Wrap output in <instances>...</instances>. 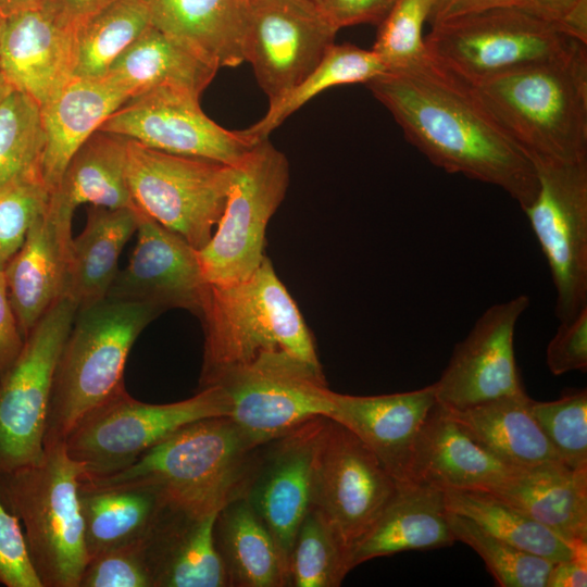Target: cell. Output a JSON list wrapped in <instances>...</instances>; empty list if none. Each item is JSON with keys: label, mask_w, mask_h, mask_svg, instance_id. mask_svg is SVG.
I'll list each match as a JSON object with an SVG mask.
<instances>
[{"label": "cell", "mask_w": 587, "mask_h": 587, "mask_svg": "<svg viewBox=\"0 0 587 587\" xmlns=\"http://www.w3.org/2000/svg\"><path fill=\"white\" fill-rule=\"evenodd\" d=\"M404 137L432 164L497 186L525 210L538 192L529 157L485 109L471 86L432 59L365 84Z\"/></svg>", "instance_id": "cell-1"}, {"label": "cell", "mask_w": 587, "mask_h": 587, "mask_svg": "<svg viewBox=\"0 0 587 587\" xmlns=\"http://www.w3.org/2000/svg\"><path fill=\"white\" fill-rule=\"evenodd\" d=\"M471 87L532 161L587 159V43Z\"/></svg>", "instance_id": "cell-2"}, {"label": "cell", "mask_w": 587, "mask_h": 587, "mask_svg": "<svg viewBox=\"0 0 587 587\" xmlns=\"http://www.w3.org/2000/svg\"><path fill=\"white\" fill-rule=\"evenodd\" d=\"M259 447L228 416L210 417L178 429L116 473L80 480L152 489L170 507L210 514L240 497Z\"/></svg>", "instance_id": "cell-3"}, {"label": "cell", "mask_w": 587, "mask_h": 587, "mask_svg": "<svg viewBox=\"0 0 587 587\" xmlns=\"http://www.w3.org/2000/svg\"><path fill=\"white\" fill-rule=\"evenodd\" d=\"M199 317L204 333L199 389L266 351L321 365L313 336L267 257L241 282L210 284Z\"/></svg>", "instance_id": "cell-4"}, {"label": "cell", "mask_w": 587, "mask_h": 587, "mask_svg": "<svg viewBox=\"0 0 587 587\" xmlns=\"http://www.w3.org/2000/svg\"><path fill=\"white\" fill-rule=\"evenodd\" d=\"M160 313L148 303L108 297L77 309L54 372L45 448L64 442L86 414L125 389L128 353Z\"/></svg>", "instance_id": "cell-5"}, {"label": "cell", "mask_w": 587, "mask_h": 587, "mask_svg": "<svg viewBox=\"0 0 587 587\" xmlns=\"http://www.w3.org/2000/svg\"><path fill=\"white\" fill-rule=\"evenodd\" d=\"M84 466L64 442L40 462L0 472V499L17 516L43 587H78L88 562L78 486Z\"/></svg>", "instance_id": "cell-6"}, {"label": "cell", "mask_w": 587, "mask_h": 587, "mask_svg": "<svg viewBox=\"0 0 587 587\" xmlns=\"http://www.w3.org/2000/svg\"><path fill=\"white\" fill-rule=\"evenodd\" d=\"M229 412L228 397L218 385L164 404L141 402L125 388L86 414L64 445L68 455L83 464L82 477L105 476L130 465L178 429Z\"/></svg>", "instance_id": "cell-7"}, {"label": "cell", "mask_w": 587, "mask_h": 587, "mask_svg": "<svg viewBox=\"0 0 587 587\" xmlns=\"http://www.w3.org/2000/svg\"><path fill=\"white\" fill-rule=\"evenodd\" d=\"M430 26L424 37L429 58L469 86L561 54L578 41L513 4Z\"/></svg>", "instance_id": "cell-8"}, {"label": "cell", "mask_w": 587, "mask_h": 587, "mask_svg": "<svg viewBox=\"0 0 587 587\" xmlns=\"http://www.w3.org/2000/svg\"><path fill=\"white\" fill-rule=\"evenodd\" d=\"M126 175L136 208L200 250L223 213L234 165L167 153L128 138Z\"/></svg>", "instance_id": "cell-9"}, {"label": "cell", "mask_w": 587, "mask_h": 587, "mask_svg": "<svg viewBox=\"0 0 587 587\" xmlns=\"http://www.w3.org/2000/svg\"><path fill=\"white\" fill-rule=\"evenodd\" d=\"M289 163L268 138L259 141L237 164L223 213L209 242L198 250L211 285L248 278L264 259L267 224L285 199Z\"/></svg>", "instance_id": "cell-10"}, {"label": "cell", "mask_w": 587, "mask_h": 587, "mask_svg": "<svg viewBox=\"0 0 587 587\" xmlns=\"http://www.w3.org/2000/svg\"><path fill=\"white\" fill-rule=\"evenodd\" d=\"M216 385L228 397V417L258 446L335 413L334 391L322 366L283 350L262 352L227 372Z\"/></svg>", "instance_id": "cell-11"}, {"label": "cell", "mask_w": 587, "mask_h": 587, "mask_svg": "<svg viewBox=\"0 0 587 587\" xmlns=\"http://www.w3.org/2000/svg\"><path fill=\"white\" fill-rule=\"evenodd\" d=\"M76 311L67 296L54 303L0 375V472L33 465L43 458L54 372Z\"/></svg>", "instance_id": "cell-12"}, {"label": "cell", "mask_w": 587, "mask_h": 587, "mask_svg": "<svg viewBox=\"0 0 587 587\" xmlns=\"http://www.w3.org/2000/svg\"><path fill=\"white\" fill-rule=\"evenodd\" d=\"M538 192L523 210L545 254L555 289V315L587 307V159L533 161Z\"/></svg>", "instance_id": "cell-13"}, {"label": "cell", "mask_w": 587, "mask_h": 587, "mask_svg": "<svg viewBox=\"0 0 587 587\" xmlns=\"http://www.w3.org/2000/svg\"><path fill=\"white\" fill-rule=\"evenodd\" d=\"M398 486L352 430L327 419L314 462L311 507L330 523L349 551Z\"/></svg>", "instance_id": "cell-14"}, {"label": "cell", "mask_w": 587, "mask_h": 587, "mask_svg": "<svg viewBox=\"0 0 587 587\" xmlns=\"http://www.w3.org/2000/svg\"><path fill=\"white\" fill-rule=\"evenodd\" d=\"M338 29L312 0L247 3L245 62L275 103L309 75L335 43Z\"/></svg>", "instance_id": "cell-15"}, {"label": "cell", "mask_w": 587, "mask_h": 587, "mask_svg": "<svg viewBox=\"0 0 587 587\" xmlns=\"http://www.w3.org/2000/svg\"><path fill=\"white\" fill-rule=\"evenodd\" d=\"M199 98L175 88L152 89L130 98L98 130L167 153L237 164L259 140L243 129L215 123L202 111Z\"/></svg>", "instance_id": "cell-16"}, {"label": "cell", "mask_w": 587, "mask_h": 587, "mask_svg": "<svg viewBox=\"0 0 587 587\" xmlns=\"http://www.w3.org/2000/svg\"><path fill=\"white\" fill-rule=\"evenodd\" d=\"M327 419H312L261 445L241 488L240 497L272 534L286 569L296 533L311 508L314 462Z\"/></svg>", "instance_id": "cell-17"}, {"label": "cell", "mask_w": 587, "mask_h": 587, "mask_svg": "<svg viewBox=\"0 0 587 587\" xmlns=\"http://www.w3.org/2000/svg\"><path fill=\"white\" fill-rule=\"evenodd\" d=\"M529 304L526 295H519L484 311L432 384L437 403L462 410L526 394L515 361L514 332Z\"/></svg>", "instance_id": "cell-18"}, {"label": "cell", "mask_w": 587, "mask_h": 587, "mask_svg": "<svg viewBox=\"0 0 587 587\" xmlns=\"http://www.w3.org/2000/svg\"><path fill=\"white\" fill-rule=\"evenodd\" d=\"M137 243L118 270L108 298L148 303L161 312L180 308L199 316L208 295L198 250L137 209Z\"/></svg>", "instance_id": "cell-19"}, {"label": "cell", "mask_w": 587, "mask_h": 587, "mask_svg": "<svg viewBox=\"0 0 587 587\" xmlns=\"http://www.w3.org/2000/svg\"><path fill=\"white\" fill-rule=\"evenodd\" d=\"M73 212L49 198L20 249L2 268L10 303L25 339L68 287Z\"/></svg>", "instance_id": "cell-20"}, {"label": "cell", "mask_w": 587, "mask_h": 587, "mask_svg": "<svg viewBox=\"0 0 587 587\" xmlns=\"http://www.w3.org/2000/svg\"><path fill=\"white\" fill-rule=\"evenodd\" d=\"M73 32L41 5L5 16L0 32L3 80L46 105L72 78Z\"/></svg>", "instance_id": "cell-21"}, {"label": "cell", "mask_w": 587, "mask_h": 587, "mask_svg": "<svg viewBox=\"0 0 587 587\" xmlns=\"http://www.w3.org/2000/svg\"><path fill=\"white\" fill-rule=\"evenodd\" d=\"M332 420L352 430L400 485L411 480V464L420 430L437 403L433 385L379 396L334 391Z\"/></svg>", "instance_id": "cell-22"}, {"label": "cell", "mask_w": 587, "mask_h": 587, "mask_svg": "<svg viewBox=\"0 0 587 587\" xmlns=\"http://www.w3.org/2000/svg\"><path fill=\"white\" fill-rule=\"evenodd\" d=\"M474 441L436 403L417 436L411 480L440 489L490 490L514 471Z\"/></svg>", "instance_id": "cell-23"}, {"label": "cell", "mask_w": 587, "mask_h": 587, "mask_svg": "<svg viewBox=\"0 0 587 587\" xmlns=\"http://www.w3.org/2000/svg\"><path fill=\"white\" fill-rule=\"evenodd\" d=\"M216 515L166 505L143 541L153 587H228L214 540Z\"/></svg>", "instance_id": "cell-24"}, {"label": "cell", "mask_w": 587, "mask_h": 587, "mask_svg": "<svg viewBox=\"0 0 587 587\" xmlns=\"http://www.w3.org/2000/svg\"><path fill=\"white\" fill-rule=\"evenodd\" d=\"M128 100V93L107 76L72 77L40 108L45 132L41 174L49 193L59 187L77 149Z\"/></svg>", "instance_id": "cell-25"}, {"label": "cell", "mask_w": 587, "mask_h": 587, "mask_svg": "<svg viewBox=\"0 0 587 587\" xmlns=\"http://www.w3.org/2000/svg\"><path fill=\"white\" fill-rule=\"evenodd\" d=\"M454 542L442 489L421 483L400 484L374 524L351 548L350 566L403 551L450 547Z\"/></svg>", "instance_id": "cell-26"}, {"label": "cell", "mask_w": 587, "mask_h": 587, "mask_svg": "<svg viewBox=\"0 0 587 587\" xmlns=\"http://www.w3.org/2000/svg\"><path fill=\"white\" fill-rule=\"evenodd\" d=\"M487 491L566 541H587V467L560 461L522 467Z\"/></svg>", "instance_id": "cell-27"}, {"label": "cell", "mask_w": 587, "mask_h": 587, "mask_svg": "<svg viewBox=\"0 0 587 587\" xmlns=\"http://www.w3.org/2000/svg\"><path fill=\"white\" fill-rule=\"evenodd\" d=\"M151 25L213 66L245 62L247 4L239 0H141Z\"/></svg>", "instance_id": "cell-28"}, {"label": "cell", "mask_w": 587, "mask_h": 587, "mask_svg": "<svg viewBox=\"0 0 587 587\" xmlns=\"http://www.w3.org/2000/svg\"><path fill=\"white\" fill-rule=\"evenodd\" d=\"M217 67L150 25L105 74L130 98L157 88H175L196 96L209 86Z\"/></svg>", "instance_id": "cell-29"}, {"label": "cell", "mask_w": 587, "mask_h": 587, "mask_svg": "<svg viewBox=\"0 0 587 587\" xmlns=\"http://www.w3.org/2000/svg\"><path fill=\"white\" fill-rule=\"evenodd\" d=\"M529 402L530 398L524 394L462 410L445 409L474 441L511 466L530 467L560 461L533 417Z\"/></svg>", "instance_id": "cell-30"}, {"label": "cell", "mask_w": 587, "mask_h": 587, "mask_svg": "<svg viewBox=\"0 0 587 587\" xmlns=\"http://www.w3.org/2000/svg\"><path fill=\"white\" fill-rule=\"evenodd\" d=\"M136 229L137 209H88L85 228L71 242L66 296L77 309L107 298L121 252Z\"/></svg>", "instance_id": "cell-31"}, {"label": "cell", "mask_w": 587, "mask_h": 587, "mask_svg": "<svg viewBox=\"0 0 587 587\" xmlns=\"http://www.w3.org/2000/svg\"><path fill=\"white\" fill-rule=\"evenodd\" d=\"M214 540L228 587H288V573L278 547L249 503L227 502L214 523Z\"/></svg>", "instance_id": "cell-32"}, {"label": "cell", "mask_w": 587, "mask_h": 587, "mask_svg": "<svg viewBox=\"0 0 587 587\" xmlns=\"http://www.w3.org/2000/svg\"><path fill=\"white\" fill-rule=\"evenodd\" d=\"M78 498L88 557L142 542L167 503L141 487H96L83 480Z\"/></svg>", "instance_id": "cell-33"}, {"label": "cell", "mask_w": 587, "mask_h": 587, "mask_svg": "<svg viewBox=\"0 0 587 587\" xmlns=\"http://www.w3.org/2000/svg\"><path fill=\"white\" fill-rule=\"evenodd\" d=\"M127 141L117 134L92 133L68 161L50 198L73 213L82 203L137 209L127 183Z\"/></svg>", "instance_id": "cell-34"}, {"label": "cell", "mask_w": 587, "mask_h": 587, "mask_svg": "<svg viewBox=\"0 0 587 587\" xmlns=\"http://www.w3.org/2000/svg\"><path fill=\"white\" fill-rule=\"evenodd\" d=\"M447 511L470 519L485 532L552 562L572 559L586 542L573 545L521 510L484 490L442 489Z\"/></svg>", "instance_id": "cell-35"}, {"label": "cell", "mask_w": 587, "mask_h": 587, "mask_svg": "<svg viewBox=\"0 0 587 587\" xmlns=\"http://www.w3.org/2000/svg\"><path fill=\"white\" fill-rule=\"evenodd\" d=\"M151 25L141 0H113L74 27L72 77L101 78Z\"/></svg>", "instance_id": "cell-36"}, {"label": "cell", "mask_w": 587, "mask_h": 587, "mask_svg": "<svg viewBox=\"0 0 587 587\" xmlns=\"http://www.w3.org/2000/svg\"><path fill=\"white\" fill-rule=\"evenodd\" d=\"M386 72L385 65L372 49H362L348 42L334 43L309 75L268 105L261 120L243 130L259 141L268 138L287 117L324 90L341 85L366 84Z\"/></svg>", "instance_id": "cell-37"}, {"label": "cell", "mask_w": 587, "mask_h": 587, "mask_svg": "<svg viewBox=\"0 0 587 587\" xmlns=\"http://www.w3.org/2000/svg\"><path fill=\"white\" fill-rule=\"evenodd\" d=\"M43 149L39 104L28 95L11 89L0 100V187L42 179Z\"/></svg>", "instance_id": "cell-38"}, {"label": "cell", "mask_w": 587, "mask_h": 587, "mask_svg": "<svg viewBox=\"0 0 587 587\" xmlns=\"http://www.w3.org/2000/svg\"><path fill=\"white\" fill-rule=\"evenodd\" d=\"M350 551L314 508L303 517L292 542L287 572L291 587H338L352 570Z\"/></svg>", "instance_id": "cell-39"}, {"label": "cell", "mask_w": 587, "mask_h": 587, "mask_svg": "<svg viewBox=\"0 0 587 587\" xmlns=\"http://www.w3.org/2000/svg\"><path fill=\"white\" fill-rule=\"evenodd\" d=\"M447 520L455 541L477 552L498 586L546 587L554 562L490 535L462 515L447 511Z\"/></svg>", "instance_id": "cell-40"}, {"label": "cell", "mask_w": 587, "mask_h": 587, "mask_svg": "<svg viewBox=\"0 0 587 587\" xmlns=\"http://www.w3.org/2000/svg\"><path fill=\"white\" fill-rule=\"evenodd\" d=\"M430 7L432 0H396L378 25L372 50L387 72L407 71L430 60L423 36Z\"/></svg>", "instance_id": "cell-41"}, {"label": "cell", "mask_w": 587, "mask_h": 587, "mask_svg": "<svg viewBox=\"0 0 587 587\" xmlns=\"http://www.w3.org/2000/svg\"><path fill=\"white\" fill-rule=\"evenodd\" d=\"M529 410L559 460L571 469L587 467V390L566 389L553 401L530 399Z\"/></svg>", "instance_id": "cell-42"}, {"label": "cell", "mask_w": 587, "mask_h": 587, "mask_svg": "<svg viewBox=\"0 0 587 587\" xmlns=\"http://www.w3.org/2000/svg\"><path fill=\"white\" fill-rule=\"evenodd\" d=\"M49 198L42 179H24L0 187V268L20 249Z\"/></svg>", "instance_id": "cell-43"}, {"label": "cell", "mask_w": 587, "mask_h": 587, "mask_svg": "<svg viewBox=\"0 0 587 587\" xmlns=\"http://www.w3.org/2000/svg\"><path fill=\"white\" fill-rule=\"evenodd\" d=\"M78 587H153L143 541L90 557Z\"/></svg>", "instance_id": "cell-44"}, {"label": "cell", "mask_w": 587, "mask_h": 587, "mask_svg": "<svg viewBox=\"0 0 587 587\" xmlns=\"http://www.w3.org/2000/svg\"><path fill=\"white\" fill-rule=\"evenodd\" d=\"M0 584L7 587H43L30 561L21 523L1 499Z\"/></svg>", "instance_id": "cell-45"}, {"label": "cell", "mask_w": 587, "mask_h": 587, "mask_svg": "<svg viewBox=\"0 0 587 587\" xmlns=\"http://www.w3.org/2000/svg\"><path fill=\"white\" fill-rule=\"evenodd\" d=\"M546 363L555 376L587 371V307L570 321L560 322L547 346Z\"/></svg>", "instance_id": "cell-46"}, {"label": "cell", "mask_w": 587, "mask_h": 587, "mask_svg": "<svg viewBox=\"0 0 587 587\" xmlns=\"http://www.w3.org/2000/svg\"><path fill=\"white\" fill-rule=\"evenodd\" d=\"M395 2L396 0H320L319 7L339 30L359 24L378 26Z\"/></svg>", "instance_id": "cell-47"}, {"label": "cell", "mask_w": 587, "mask_h": 587, "mask_svg": "<svg viewBox=\"0 0 587 587\" xmlns=\"http://www.w3.org/2000/svg\"><path fill=\"white\" fill-rule=\"evenodd\" d=\"M24 345L12 305L7 284L0 268V375L14 362Z\"/></svg>", "instance_id": "cell-48"}, {"label": "cell", "mask_w": 587, "mask_h": 587, "mask_svg": "<svg viewBox=\"0 0 587 587\" xmlns=\"http://www.w3.org/2000/svg\"><path fill=\"white\" fill-rule=\"evenodd\" d=\"M511 4H513V0H432L427 22L430 25H434L485 10Z\"/></svg>", "instance_id": "cell-49"}, {"label": "cell", "mask_w": 587, "mask_h": 587, "mask_svg": "<svg viewBox=\"0 0 587 587\" xmlns=\"http://www.w3.org/2000/svg\"><path fill=\"white\" fill-rule=\"evenodd\" d=\"M113 0H43L41 7L62 25L74 28Z\"/></svg>", "instance_id": "cell-50"}, {"label": "cell", "mask_w": 587, "mask_h": 587, "mask_svg": "<svg viewBox=\"0 0 587 587\" xmlns=\"http://www.w3.org/2000/svg\"><path fill=\"white\" fill-rule=\"evenodd\" d=\"M587 547L572 559L554 562L547 578L546 587H586Z\"/></svg>", "instance_id": "cell-51"}, {"label": "cell", "mask_w": 587, "mask_h": 587, "mask_svg": "<svg viewBox=\"0 0 587 587\" xmlns=\"http://www.w3.org/2000/svg\"><path fill=\"white\" fill-rule=\"evenodd\" d=\"M582 0H513V5L555 25Z\"/></svg>", "instance_id": "cell-52"}, {"label": "cell", "mask_w": 587, "mask_h": 587, "mask_svg": "<svg viewBox=\"0 0 587 587\" xmlns=\"http://www.w3.org/2000/svg\"><path fill=\"white\" fill-rule=\"evenodd\" d=\"M43 0H0V13L8 16L16 12L39 7Z\"/></svg>", "instance_id": "cell-53"}, {"label": "cell", "mask_w": 587, "mask_h": 587, "mask_svg": "<svg viewBox=\"0 0 587 587\" xmlns=\"http://www.w3.org/2000/svg\"><path fill=\"white\" fill-rule=\"evenodd\" d=\"M12 89V87L7 84L3 78L0 80V100Z\"/></svg>", "instance_id": "cell-54"}, {"label": "cell", "mask_w": 587, "mask_h": 587, "mask_svg": "<svg viewBox=\"0 0 587 587\" xmlns=\"http://www.w3.org/2000/svg\"><path fill=\"white\" fill-rule=\"evenodd\" d=\"M3 20H4V16H2L1 13H0V32H1L2 24H3ZM1 79H2V77H1V74H0V80Z\"/></svg>", "instance_id": "cell-55"}, {"label": "cell", "mask_w": 587, "mask_h": 587, "mask_svg": "<svg viewBox=\"0 0 587 587\" xmlns=\"http://www.w3.org/2000/svg\"><path fill=\"white\" fill-rule=\"evenodd\" d=\"M240 2H242L243 4H247L248 2H250L251 0H239Z\"/></svg>", "instance_id": "cell-56"}, {"label": "cell", "mask_w": 587, "mask_h": 587, "mask_svg": "<svg viewBox=\"0 0 587 587\" xmlns=\"http://www.w3.org/2000/svg\"><path fill=\"white\" fill-rule=\"evenodd\" d=\"M312 1L315 2V3H317V4L320 3V0H312Z\"/></svg>", "instance_id": "cell-57"}]
</instances>
